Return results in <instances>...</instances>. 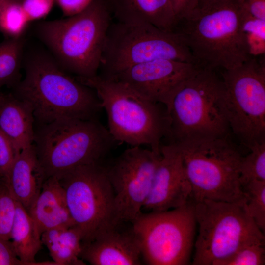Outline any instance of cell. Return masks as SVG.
<instances>
[{"mask_svg":"<svg viewBox=\"0 0 265 265\" xmlns=\"http://www.w3.org/2000/svg\"><path fill=\"white\" fill-rule=\"evenodd\" d=\"M24 78L12 94L29 104L38 125L63 118L92 119L102 109L93 88L69 75L53 57L37 53L25 60Z\"/></svg>","mask_w":265,"mask_h":265,"instance_id":"obj_1","label":"cell"},{"mask_svg":"<svg viewBox=\"0 0 265 265\" xmlns=\"http://www.w3.org/2000/svg\"><path fill=\"white\" fill-rule=\"evenodd\" d=\"M95 90L106 112L108 131L116 142L132 146L147 145L160 155L161 141L170 135L167 107L141 95L128 85L99 75L76 78Z\"/></svg>","mask_w":265,"mask_h":265,"instance_id":"obj_2","label":"cell"},{"mask_svg":"<svg viewBox=\"0 0 265 265\" xmlns=\"http://www.w3.org/2000/svg\"><path fill=\"white\" fill-rule=\"evenodd\" d=\"M112 21L104 0H92L81 12L63 19L42 22L36 30L65 71L77 78H90L98 74Z\"/></svg>","mask_w":265,"mask_h":265,"instance_id":"obj_3","label":"cell"},{"mask_svg":"<svg viewBox=\"0 0 265 265\" xmlns=\"http://www.w3.org/2000/svg\"><path fill=\"white\" fill-rule=\"evenodd\" d=\"M241 0H220L198 9L182 24L196 63L216 70H229L251 57L241 29Z\"/></svg>","mask_w":265,"mask_h":265,"instance_id":"obj_4","label":"cell"},{"mask_svg":"<svg viewBox=\"0 0 265 265\" xmlns=\"http://www.w3.org/2000/svg\"><path fill=\"white\" fill-rule=\"evenodd\" d=\"M116 142L97 118H63L38 125L33 144L47 178L101 163Z\"/></svg>","mask_w":265,"mask_h":265,"instance_id":"obj_5","label":"cell"},{"mask_svg":"<svg viewBox=\"0 0 265 265\" xmlns=\"http://www.w3.org/2000/svg\"><path fill=\"white\" fill-rule=\"evenodd\" d=\"M215 71L199 66L175 93L168 109L170 143L228 137L224 86Z\"/></svg>","mask_w":265,"mask_h":265,"instance_id":"obj_6","label":"cell"},{"mask_svg":"<svg viewBox=\"0 0 265 265\" xmlns=\"http://www.w3.org/2000/svg\"><path fill=\"white\" fill-rule=\"evenodd\" d=\"M172 143L182 156L194 202H232L244 197L239 179L243 155L228 137L190 139Z\"/></svg>","mask_w":265,"mask_h":265,"instance_id":"obj_7","label":"cell"},{"mask_svg":"<svg viewBox=\"0 0 265 265\" xmlns=\"http://www.w3.org/2000/svg\"><path fill=\"white\" fill-rule=\"evenodd\" d=\"M160 59L196 64L180 31L163 30L148 23L113 20L106 33L98 75L110 79L131 66Z\"/></svg>","mask_w":265,"mask_h":265,"instance_id":"obj_8","label":"cell"},{"mask_svg":"<svg viewBox=\"0 0 265 265\" xmlns=\"http://www.w3.org/2000/svg\"><path fill=\"white\" fill-rule=\"evenodd\" d=\"M194 205L199 229L193 265H215L246 245L265 242L264 233L250 216L245 197L232 202L203 199Z\"/></svg>","mask_w":265,"mask_h":265,"instance_id":"obj_9","label":"cell"},{"mask_svg":"<svg viewBox=\"0 0 265 265\" xmlns=\"http://www.w3.org/2000/svg\"><path fill=\"white\" fill-rule=\"evenodd\" d=\"M264 56L251 57L222 74L224 105L230 131L248 149L265 142Z\"/></svg>","mask_w":265,"mask_h":265,"instance_id":"obj_10","label":"cell"},{"mask_svg":"<svg viewBox=\"0 0 265 265\" xmlns=\"http://www.w3.org/2000/svg\"><path fill=\"white\" fill-rule=\"evenodd\" d=\"M132 223L146 264L189 263L196 224L193 201L166 211L142 212Z\"/></svg>","mask_w":265,"mask_h":265,"instance_id":"obj_11","label":"cell"},{"mask_svg":"<svg viewBox=\"0 0 265 265\" xmlns=\"http://www.w3.org/2000/svg\"><path fill=\"white\" fill-rule=\"evenodd\" d=\"M82 244L118 222L114 193L105 167L101 163L76 167L58 178Z\"/></svg>","mask_w":265,"mask_h":265,"instance_id":"obj_12","label":"cell"},{"mask_svg":"<svg viewBox=\"0 0 265 265\" xmlns=\"http://www.w3.org/2000/svg\"><path fill=\"white\" fill-rule=\"evenodd\" d=\"M161 157L151 149L132 146L105 167L114 193L118 222H132L142 212Z\"/></svg>","mask_w":265,"mask_h":265,"instance_id":"obj_13","label":"cell"},{"mask_svg":"<svg viewBox=\"0 0 265 265\" xmlns=\"http://www.w3.org/2000/svg\"><path fill=\"white\" fill-rule=\"evenodd\" d=\"M198 66L160 59L131 66L107 79L125 83L147 99L164 105L168 111L175 93Z\"/></svg>","mask_w":265,"mask_h":265,"instance_id":"obj_14","label":"cell"},{"mask_svg":"<svg viewBox=\"0 0 265 265\" xmlns=\"http://www.w3.org/2000/svg\"><path fill=\"white\" fill-rule=\"evenodd\" d=\"M160 153L151 189L142 211H164L193 201L192 188L175 144L161 146Z\"/></svg>","mask_w":265,"mask_h":265,"instance_id":"obj_15","label":"cell"},{"mask_svg":"<svg viewBox=\"0 0 265 265\" xmlns=\"http://www.w3.org/2000/svg\"><path fill=\"white\" fill-rule=\"evenodd\" d=\"M129 223H117L82 244L80 259L92 265H141L139 243Z\"/></svg>","mask_w":265,"mask_h":265,"instance_id":"obj_16","label":"cell"},{"mask_svg":"<svg viewBox=\"0 0 265 265\" xmlns=\"http://www.w3.org/2000/svg\"><path fill=\"white\" fill-rule=\"evenodd\" d=\"M47 179L33 144L22 150L1 179L13 199L27 211Z\"/></svg>","mask_w":265,"mask_h":265,"instance_id":"obj_17","label":"cell"},{"mask_svg":"<svg viewBox=\"0 0 265 265\" xmlns=\"http://www.w3.org/2000/svg\"><path fill=\"white\" fill-rule=\"evenodd\" d=\"M104 1L115 21L148 23L167 31H176L179 23L171 0Z\"/></svg>","mask_w":265,"mask_h":265,"instance_id":"obj_18","label":"cell"},{"mask_svg":"<svg viewBox=\"0 0 265 265\" xmlns=\"http://www.w3.org/2000/svg\"><path fill=\"white\" fill-rule=\"evenodd\" d=\"M27 212L41 234L52 229L75 226L63 188L55 177L46 179L39 195Z\"/></svg>","mask_w":265,"mask_h":265,"instance_id":"obj_19","label":"cell"},{"mask_svg":"<svg viewBox=\"0 0 265 265\" xmlns=\"http://www.w3.org/2000/svg\"><path fill=\"white\" fill-rule=\"evenodd\" d=\"M34 121L33 111L29 104L12 93L2 95L0 130L9 139L18 153L33 144Z\"/></svg>","mask_w":265,"mask_h":265,"instance_id":"obj_20","label":"cell"},{"mask_svg":"<svg viewBox=\"0 0 265 265\" xmlns=\"http://www.w3.org/2000/svg\"><path fill=\"white\" fill-rule=\"evenodd\" d=\"M10 240L17 257L26 265H56L53 261L36 262L35 257L43 244L41 234L27 211L17 202Z\"/></svg>","mask_w":265,"mask_h":265,"instance_id":"obj_21","label":"cell"},{"mask_svg":"<svg viewBox=\"0 0 265 265\" xmlns=\"http://www.w3.org/2000/svg\"><path fill=\"white\" fill-rule=\"evenodd\" d=\"M41 240L57 265L86 264L80 258L82 235L76 226L46 231L41 234Z\"/></svg>","mask_w":265,"mask_h":265,"instance_id":"obj_22","label":"cell"},{"mask_svg":"<svg viewBox=\"0 0 265 265\" xmlns=\"http://www.w3.org/2000/svg\"><path fill=\"white\" fill-rule=\"evenodd\" d=\"M24 40L6 38L0 43V95L4 86L13 87L21 80Z\"/></svg>","mask_w":265,"mask_h":265,"instance_id":"obj_23","label":"cell"},{"mask_svg":"<svg viewBox=\"0 0 265 265\" xmlns=\"http://www.w3.org/2000/svg\"><path fill=\"white\" fill-rule=\"evenodd\" d=\"M242 157L239 179L242 187L253 181H265V142L256 144Z\"/></svg>","mask_w":265,"mask_h":265,"instance_id":"obj_24","label":"cell"},{"mask_svg":"<svg viewBox=\"0 0 265 265\" xmlns=\"http://www.w3.org/2000/svg\"><path fill=\"white\" fill-rule=\"evenodd\" d=\"M29 22L21 1L10 0L0 15V32L6 38H19Z\"/></svg>","mask_w":265,"mask_h":265,"instance_id":"obj_25","label":"cell"},{"mask_svg":"<svg viewBox=\"0 0 265 265\" xmlns=\"http://www.w3.org/2000/svg\"><path fill=\"white\" fill-rule=\"evenodd\" d=\"M241 29L250 55H265V20L253 16L242 6Z\"/></svg>","mask_w":265,"mask_h":265,"instance_id":"obj_26","label":"cell"},{"mask_svg":"<svg viewBox=\"0 0 265 265\" xmlns=\"http://www.w3.org/2000/svg\"><path fill=\"white\" fill-rule=\"evenodd\" d=\"M248 211L259 229L265 231V181H253L242 186Z\"/></svg>","mask_w":265,"mask_h":265,"instance_id":"obj_27","label":"cell"},{"mask_svg":"<svg viewBox=\"0 0 265 265\" xmlns=\"http://www.w3.org/2000/svg\"><path fill=\"white\" fill-rule=\"evenodd\" d=\"M265 263V242H256L240 248L215 265H263Z\"/></svg>","mask_w":265,"mask_h":265,"instance_id":"obj_28","label":"cell"},{"mask_svg":"<svg viewBox=\"0 0 265 265\" xmlns=\"http://www.w3.org/2000/svg\"><path fill=\"white\" fill-rule=\"evenodd\" d=\"M16 209V201L0 178V238L10 240Z\"/></svg>","mask_w":265,"mask_h":265,"instance_id":"obj_29","label":"cell"},{"mask_svg":"<svg viewBox=\"0 0 265 265\" xmlns=\"http://www.w3.org/2000/svg\"><path fill=\"white\" fill-rule=\"evenodd\" d=\"M54 0H22V6L29 22L41 19L51 10Z\"/></svg>","mask_w":265,"mask_h":265,"instance_id":"obj_30","label":"cell"},{"mask_svg":"<svg viewBox=\"0 0 265 265\" xmlns=\"http://www.w3.org/2000/svg\"><path fill=\"white\" fill-rule=\"evenodd\" d=\"M18 154L9 139L0 130V178L5 175Z\"/></svg>","mask_w":265,"mask_h":265,"instance_id":"obj_31","label":"cell"},{"mask_svg":"<svg viewBox=\"0 0 265 265\" xmlns=\"http://www.w3.org/2000/svg\"><path fill=\"white\" fill-rule=\"evenodd\" d=\"M171 0L179 23L189 18L199 7L200 0Z\"/></svg>","mask_w":265,"mask_h":265,"instance_id":"obj_32","label":"cell"},{"mask_svg":"<svg viewBox=\"0 0 265 265\" xmlns=\"http://www.w3.org/2000/svg\"><path fill=\"white\" fill-rule=\"evenodd\" d=\"M0 265H26L17 257L10 240L0 238Z\"/></svg>","mask_w":265,"mask_h":265,"instance_id":"obj_33","label":"cell"},{"mask_svg":"<svg viewBox=\"0 0 265 265\" xmlns=\"http://www.w3.org/2000/svg\"><path fill=\"white\" fill-rule=\"evenodd\" d=\"M63 14L67 17L76 15L85 9L92 0H56Z\"/></svg>","mask_w":265,"mask_h":265,"instance_id":"obj_34","label":"cell"},{"mask_svg":"<svg viewBox=\"0 0 265 265\" xmlns=\"http://www.w3.org/2000/svg\"><path fill=\"white\" fill-rule=\"evenodd\" d=\"M241 4L250 14L265 20V0H241Z\"/></svg>","mask_w":265,"mask_h":265,"instance_id":"obj_35","label":"cell"},{"mask_svg":"<svg viewBox=\"0 0 265 265\" xmlns=\"http://www.w3.org/2000/svg\"><path fill=\"white\" fill-rule=\"evenodd\" d=\"M219 0H200L198 9L206 7Z\"/></svg>","mask_w":265,"mask_h":265,"instance_id":"obj_36","label":"cell"},{"mask_svg":"<svg viewBox=\"0 0 265 265\" xmlns=\"http://www.w3.org/2000/svg\"><path fill=\"white\" fill-rule=\"evenodd\" d=\"M10 0H0V15Z\"/></svg>","mask_w":265,"mask_h":265,"instance_id":"obj_37","label":"cell"},{"mask_svg":"<svg viewBox=\"0 0 265 265\" xmlns=\"http://www.w3.org/2000/svg\"><path fill=\"white\" fill-rule=\"evenodd\" d=\"M2 94L0 95V101H1V97H2Z\"/></svg>","mask_w":265,"mask_h":265,"instance_id":"obj_38","label":"cell"},{"mask_svg":"<svg viewBox=\"0 0 265 265\" xmlns=\"http://www.w3.org/2000/svg\"></svg>","mask_w":265,"mask_h":265,"instance_id":"obj_39","label":"cell"}]
</instances>
